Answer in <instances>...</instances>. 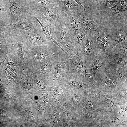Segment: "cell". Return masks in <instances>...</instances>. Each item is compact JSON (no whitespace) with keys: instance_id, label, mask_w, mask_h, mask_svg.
<instances>
[{"instance_id":"cell-24","label":"cell","mask_w":127,"mask_h":127,"mask_svg":"<svg viewBox=\"0 0 127 127\" xmlns=\"http://www.w3.org/2000/svg\"><path fill=\"white\" fill-rule=\"evenodd\" d=\"M117 74L118 75L120 78L124 79L127 77V74L124 71L121 70H118L117 71Z\"/></svg>"},{"instance_id":"cell-14","label":"cell","mask_w":127,"mask_h":127,"mask_svg":"<svg viewBox=\"0 0 127 127\" xmlns=\"http://www.w3.org/2000/svg\"><path fill=\"white\" fill-rule=\"evenodd\" d=\"M89 36L86 41L80 47L82 54L84 56L87 55L89 53L92 49V42L91 39L90 38V36L89 35Z\"/></svg>"},{"instance_id":"cell-31","label":"cell","mask_w":127,"mask_h":127,"mask_svg":"<svg viewBox=\"0 0 127 127\" xmlns=\"http://www.w3.org/2000/svg\"><path fill=\"white\" fill-rule=\"evenodd\" d=\"M5 114V111L3 110L0 109V116H3Z\"/></svg>"},{"instance_id":"cell-29","label":"cell","mask_w":127,"mask_h":127,"mask_svg":"<svg viewBox=\"0 0 127 127\" xmlns=\"http://www.w3.org/2000/svg\"><path fill=\"white\" fill-rule=\"evenodd\" d=\"M6 99L11 100L14 99V97L13 95L9 94L7 95L6 96Z\"/></svg>"},{"instance_id":"cell-6","label":"cell","mask_w":127,"mask_h":127,"mask_svg":"<svg viewBox=\"0 0 127 127\" xmlns=\"http://www.w3.org/2000/svg\"><path fill=\"white\" fill-rule=\"evenodd\" d=\"M65 30L71 39L74 35L82 29L79 26L77 18L73 11L64 13Z\"/></svg>"},{"instance_id":"cell-10","label":"cell","mask_w":127,"mask_h":127,"mask_svg":"<svg viewBox=\"0 0 127 127\" xmlns=\"http://www.w3.org/2000/svg\"><path fill=\"white\" fill-rule=\"evenodd\" d=\"M57 3L59 10L61 13L74 11L80 7L75 1L72 0H57Z\"/></svg>"},{"instance_id":"cell-7","label":"cell","mask_w":127,"mask_h":127,"mask_svg":"<svg viewBox=\"0 0 127 127\" xmlns=\"http://www.w3.org/2000/svg\"><path fill=\"white\" fill-rule=\"evenodd\" d=\"M25 38L34 46L50 44L54 43L46 39L42 29L24 32Z\"/></svg>"},{"instance_id":"cell-21","label":"cell","mask_w":127,"mask_h":127,"mask_svg":"<svg viewBox=\"0 0 127 127\" xmlns=\"http://www.w3.org/2000/svg\"><path fill=\"white\" fill-rule=\"evenodd\" d=\"M111 121L113 123L118 125H124L126 124L125 121L116 118H112Z\"/></svg>"},{"instance_id":"cell-26","label":"cell","mask_w":127,"mask_h":127,"mask_svg":"<svg viewBox=\"0 0 127 127\" xmlns=\"http://www.w3.org/2000/svg\"><path fill=\"white\" fill-rule=\"evenodd\" d=\"M106 104L108 108L110 110L113 109L115 105L114 102L111 100L108 101Z\"/></svg>"},{"instance_id":"cell-32","label":"cell","mask_w":127,"mask_h":127,"mask_svg":"<svg viewBox=\"0 0 127 127\" xmlns=\"http://www.w3.org/2000/svg\"><path fill=\"white\" fill-rule=\"evenodd\" d=\"M5 11L4 7L0 4V12H3Z\"/></svg>"},{"instance_id":"cell-1","label":"cell","mask_w":127,"mask_h":127,"mask_svg":"<svg viewBox=\"0 0 127 127\" xmlns=\"http://www.w3.org/2000/svg\"><path fill=\"white\" fill-rule=\"evenodd\" d=\"M64 13L59 12L51 34L62 49L69 56L76 54L71 39L65 28Z\"/></svg>"},{"instance_id":"cell-13","label":"cell","mask_w":127,"mask_h":127,"mask_svg":"<svg viewBox=\"0 0 127 127\" xmlns=\"http://www.w3.org/2000/svg\"><path fill=\"white\" fill-rule=\"evenodd\" d=\"M41 7L47 8L54 9L58 7L57 0H35Z\"/></svg>"},{"instance_id":"cell-9","label":"cell","mask_w":127,"mask_h":127,"mask_svg":"<svg viewBox=\"0 0 127 127\" xmlns=\"http://www.w3.org/2000/svg\"><path fill=\"white\" fill-rule=\"evenodd\" d=\"M9 0L11 20L14 24L19 20L22 15L21 7L20 4L16 0Z\"/></svg>"},{"instance_id":"cell-28","label":"cell","mask_w":127,"mask_h":127,"mask_svg":"<svg viewBox=\"0 0 127 127\" xmlns=\"http://www.w3.org/2000/svg\"><path fill=\"white\" fill-rule=\"evenodd\" d=\"M7 56L5 57L4 60L3 61L1 62L0 63V73L2 72V70L4 66V63L7 57Z\"/></svg>"},{"instance_id":"cell-2","label":"cell","mask_w":127,"mask_h":127,"mask_svg":"<svg viewBox=\"0 0 127 127\" xmlns=\"http://www.w3.org/2000/svg\"><path fill=\"white\" fill-rule=\"evenodd\" d=\"M79 26L91 36L97 35L101 29L102 24L94 20L91 13L83 7L73 11Z\"/></svg>"},{"instance_id":"cell-3","label":"cell","mask_w":127,"mask_h":127,"mask_svg":"<svg viewBox=\"0 0 127 127\" xmlns=\"http://www.w3.org/2000/svg\"><path fill=\"white\" fill-rule=\"evenodd\" d=\"M71 74L68 55L62 49L56 55L55 60L49 74L54 81L60 80Z\"/></svg>"},{"instance_id":"cell-22","label":"cell","mask_w":127,"mask_h":127,"mask_svg":"<svg viewBox=\"0 0 127 127\" xmlns=\"http://www.w3.org/2000/svg\"><path fill=\"white\" fill-rule=\"evenodd\" d=\"M99 111L97 110L90 112L87 114L88 117L90 119H94L98 116Z\"/></svg>"},{"instance_id":"cell-25","label":"cell","mask_w":127,"mask_h":127,"mask_svg":"<svg viewBox=\"0 0 127 127\" xmlns=\"http://www.w3.org/2000/svg\"><path fill=\"white\" fill-rule=\"evenodd\" d=\"M5 72L7 77L9 79H13L15 78L14 75L12 73L8 71L7 69H5Z\"/></svg>"},{"instance_id":"cell-4","label":"cell","mask_w":127,"mask_h":127,"mask_svg":"<svg viewBox=\"0 0 127 127\" xmlns=\"http://www.w3.org/2000/svg\"><path fill=\"white\" fill-rule=\"evenodd\" d=\"M35 3L32 8V12H27L44 22L48 26L51 34L60 12L58 7L54 9L40 7L36 2Z\"/></svg>"},{"instance_id":"cell-18","label":"cell","mask_w":127,"mask_h":127,"mask_svg":"<svg viewBox=\"0 0 127 127\" xmlns=\"http://www.w3.org/2000/svg\"><path fill=\"white\" fill-rule=\"evenodd\" d=\"M68 85L70 86L75 87H81L84 84L81 82L75 80H71L68 82Z\"/></svg>"},{"instance_id":"cell-15","label":"cell","mask_w":127,"mask_h":127,"mask_svg":"<svg viewBox=\"0 0 127 127\" xmlns=\"http://www.w3.org/2000/svg\"><path fill=\"white\" fill-rule=\"evenodd\" d=\"M14 47L16 52L23 61L24 60V56L25 52H27L25 45L23 43L20 41H17L14 44Z\"/></svg>"},{"instance_id":"cell-11","label":"cell","mask_w":127,"mask_h":127,"mask_svg":"<svg viewBox=\"0 0 127 127\" xmlns=\"http://www.w3.org/2000/svg\"><path fill=\"white\" fill-rule=\"evenodd\" d=\"M89 35L83 29L73 36L71 39L73 45L76 52L77 48L80 47L86 40Z\"/></svg>"},{"instance_id":"cell-8","label":"cell","mask_w":127,"mask_h":127,"mask_svg":"<svg viewBox=\"0 0 127 127\" xmlns=\"http://www.w3.org/2000/svg\"><path fill=\"white\" fill-rule=\"evenodd\" d=\"M57 54L50 55L44 61L34 62L36 70L45 74H49Z\"/></svg>"},{"instance_id":"cell-12","label":"cell","mask_w":127,"mask_h":127,"mask_svg":"<svg viewBox=\"0 0 127 127\" xmlns=\"http://www.w3.org/2000/svg\"><path fill=\"white\" fill-rule=\"evenodd\" d=\"M27 13L31 15L39 24L43 31V33L45 36L46 39L52 41L62 49L60 46L51 35L49 27L47 24L43 23L35 16L28 12Z\"/></svg>"},{"instance_id":"cell-16","label":"cell","mask_w":127,"mask_h":127,"mask_svg":"<svg viewBox=\"0 0 127 127\" xmlns=\"http://www.w3.org/2000/svg\"><path fill=\"white\" fill-rule=\"evenodd\" d=\"M103 64L102 61L99 60H97L91 63L90 65V69L93 76H95L97 72L102 67Z\"/></svg>"},{"instance_id":"cell-27","label":"cell","mask_w":127,"mask_h":127,"mask_svg":"<svg viewBox=\"0 0 127 127\" xmlns=\"http://www.w3.org/2000/svg\"><path fill=\"white\" fill-rule=\"evenodd\" d=\"M90 97L94 99H98L99 97V95L96 92H91L89 94Z\"/></svg>"},{"instance_id":"cell-19","label":"cell","mask_w":127,"mask_h":127,"mask_svg":"<svg viewBox=\"0 0 127 127\" xmlns=\"http://www.w3.org/2000/svg\"><path fill=\"white\" fill-rule=\"evenodd\" d=\"M7 66L10 70L15 74L16 73L17 68L15 64L12 61H8Z\"/></svg>"},{"instance_id":"cell-5","label":"cell","mask_w":127,"mask_h":127,"mask_svg":"<svg viewBox=\"0 0 127 127\" xmlns=\"http://www.w3.org/2000/svg\"><path fill=\"white\" fill-rule=\"evenodd\" d=\"M27 13V14L21 15L19 20L16 23L8 24L9 31L21 29L24 30L25 32L26 31H36L42 29L39 24L31 15Z\"/></svg>"},{"instance_id":"cell-34","label":"cell","mask_w":127,"mask_h":127,"mask_svg":"<svg viewBox=\"0 0 127 127\" xmlns=\"http://www.w3.org/2000/svg\"></svg>"},{"instance_id":"cell-17","label":"cell","mask_w":127,"mask_h":127,"mask_svg":"<svg viewBox=\"0 0 127 127\" xmlns=\"http://www.w3.org/2000/svg\"><path fill=\"white\" fill-rule=\"evenodd\" d=\"M105 83L106 85L111 88L115 87L117 84V82L116 79L109 74L106 75Z\"/></svg>"},{"instance_id":"cell-23","label":"cell","mask_w":127,"mask_h":127,"mask_svg":"<svg viewBox=\"0 0 127 127\" xmlns=\"http://www.w3.org/2000/svg\"><path fill=\"white\" fill-rule=\"evenodd\" d=\"M115 61L117 64L122 66L125 65L126 63L125 60L120 57L118 56L116 57Z\"/></svg>"},{"instance_id":"cell-30","label":"cell","mask_w":127,"mask_h":127,"mask_svg":"<svg viewBox=\"0 0 127 127\" xmlns=\"http://www.w3.org/2000/svg\"><path fill=\"white\" fill-rule=\"evenodd\" d=\"M75 1L79 5L80 7H83V6L82 5V4L80 2L79 0H72Z\"/></svg>"},{"instance_id":"cell-33","label":"cell","mask_w":127,"mask_h":127,"mask_svg":"<svg viewBox=\"0 0 127 127\" xmlns=\"http://www.w3.org/2000/svg\"><path fill=\"white\" fill-rule=\"evenodd\" d=\"M121 95H122L124 97H127V94L126 92L124 91H123L121 93Z\"/></svg>"},{"instance_id":"cell-20","label":"cell","mask_w":127,"mask_h":127,"mask_svg":"<svg viewBox=\"0 0 127 127\" xmlns=\"http://www.w3.org/2000/svg\"><path fill=\"white\" fill-rule=\"evenodd\" d=\"M22 82L26 87L29 88L31 87L32 84L29 78L26 75H24L22 76Z\"/></svg>"}]
</instances>
